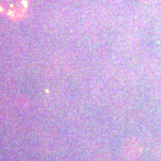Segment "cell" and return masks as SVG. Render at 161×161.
Here are the masks:
<instances>
[{
    "mask_svg": "<svg viewBox=\"0 0 161 161\" xmlns=\"http://www.w3.org/2000/svg\"><path fill=\"white\" fill-rule=\"evenodd\" d=\"M30 0H0V14L12 19L22 18L27 11Z\"/></svg>",
    "mask_w": 161,
    "mask_h": 161,
    "instance_id": "cell-1",
    "label": "cell"
},
{
    "mask_svg": "<svg viewBox=\"0 0 161 161\" xmlns=\"http://www.w3.org/2000/svg\"><path fill=\"white\" fill-rule=\"evenodd\" d=\"M141 151V142L135 138L127 139L123 145L124 155L129 159H134L138 158Z\"/></svg>",
    "mask_w": 161,
    "mask_h": 161,
    "instance_id": "cell-2",
    "label": "cell"
}]
</instances>
